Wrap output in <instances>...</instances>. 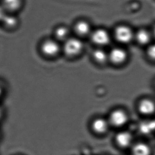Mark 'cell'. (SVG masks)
<instances>
[{
    "label": "cell",
    "instance_id": "cell-1",
    "mask_svg": "<svg viewBox=\"0 0 155 155\" xmlns=\"http://www.w3.org/2000/svg\"><path fill=\"white\" fill-rule=\"evenodd\" d=\"M107 119L111 127L121 129L128 123L129 116L125 110L122 108H116L110 113Z\"/></svg>",
    "mask_w": 155,
    "mask_h": 155
},
{
    "label": "cell",
    "instance_id": "cell-2",
    "mask_svg": "<svg viewBox=\"0 0 155 155\" xmlns=\"http://www.w3.org/2000/svg\"><path fill=\"white\" fill-rule=\"evenodd\" d=\"M114 141L117 146L122 149H130L134 144V136L128 130H121L115 136Z\"/></svg>",
    "mask_w": 155,
    "mask_h": 155
},
{
    "label": "cell",
    "instance_id": "cell-3",
    "mask_svg": "<svg viewBox=\"0 0 155 155\" xmlns=\"http://www.w3.org/2000/svg\"><path fill=\"white\" fill-rule=\"evenodd\" d=\"M41 51L45 56L53 58L58 54L60 51V46L58 41L53 39H48L41 44Z\"/></svg>",
    "mask_w": 155,
    "mask_h": 155
},
{
    "label": "cell",
    "instance_id": "cell-4",
    "mask_svg": "<svg viewBox=\"0 0 155 155\" xmlns=\"http://www.w3.org/2000/svg\"><path fill=\"white\" fill-rule=\"evenodd\" d=\"M83 48L81 41L75 38L67 39L63 46V51L65 54L69 56L77 55L80 53Z\"/></svg>",
    "mask_w": 155,
    "mask_h": 155
},
{
    "label": "cell",
    "instance_id": "cell-5",
    "mask_svg": "<svg viewBox=\"0 0 155 155\" xmlns=\"http://www.w3.org/2000/svg\"><path fill=\"white\" fill-rule=\"evenodd\" d=\"M110 122L107 119L98 117L93 120L91 123V129L98 136H104L107 133L110 127Z\"/></svg>",
    "mask_w": 155,
    "mask_h": 155
},
{
    "label": "cell",
    "instance_id": "cell-6",
    "mask_svg": "<svg viewBox=\"0 0 155 155\" xmlns=\"http://www.w3.org/2000/svg\"><path fill=\"white\" fill-rule=\"evenodd\" d=\"M137 110L143 116H153L155 114V101L148 98L141 99L138 102Z\"/></svg>",
    "mask_w": 155,
    "mask_h": 155
},
{
    "label": "cell",
    "instance_id": "cell-7",
    "mask_svg": "<svg viewBox=\"0 0 155 155\" xmlns=\"http://www.w3.org/2000/svg\"><path fill=\"white\" fill-rule=\"evenodd\" d=\"M115 36L119 42L122 43H128L131 41L134 35L129 27L120 26L115 29Z\"/></svg>",
    "mask_w": 155,
    "mask_h": 155
},
{
    "label": "cell",
    "instance_id": "cell-8",
    "mask_svg": "<svg viewBox=\"0 0 155 155\" xmlns=\"http://www.w3.org/2000/svg\"><path fill=\"white\" fill-rule=\"evenodd\" d=\"M130 150L131 155H152L153 153L150 146L144 141L134 142Z\"/></svg>",
    "mask_w": 155,
    "mask_h": 155
},
{
    "label": "cell",
    "instance_id": "cell-9",
    "mask_svg": "<svg viewBox=\"0 0 155 155\" xmlns=\"http://www.w3.org/2000/svg\"><path fill=\"white\" fill-rule=\"evenodd\" d=\"M91 39L94 43L99 45H105L110 41L108 33L103 29L95 30L92 34Z\"/></svg>",
    "mask_w": 155,
    "mask_h": 155
},
{
    "label": "cell",
    "instance_id": "cell-10",
    "mask_svg": "<svg viewBox=\"0 0 155 155\" xmlns=\"http://www.w3.org/2000/svg\"><path fill=\"white\" fill-rule=\"evenodd\" d=\"M127 54L124 50L120 48H115L110 52V58L115 64H121L125 61Z\"/></svg>",
    "mask_w": 155,
    "mask_h": 155
},
{
    "label": "cell",
    "instance_id": "cell-11",
    "mask_svg": "<svg viewBox=\"0 0 155 155\" xmlns=\"http://www.w3.org/2000/svg\"><path fill=\"white\" fill-rule=\"evenodd\" d=\"M22 0H2V6L5 11L13 13L18 11L21 7Z\"/></svg>",
    "mask_w": 155,
    "mask_h": 155
},
{
    "label": "cell",
    "instance_id": "cell-12",
    "mask_svg": "<svg viewBox=\"0 0 155 155\" xmlns=\"http://www.w3.org/2000/svg\"><path fill=\"white\" fill-rule=\"evenodd\" d=\"M140 131L142 134L148 136L155 132V119L150 121H144L139 126Z\"/></svg>",
    "mask_w": 155,
    "mask_h": 155
},
{
    "label": "cell",
    "instance_id": "cell-13",
    "mask_svg": "<svg viewBox=\"0 0 155 155\" xmlns=\"http://www.w3.org/2000/svg\"><path fill=\"white\" fill-rule=\"evenodd\" d=\"M136 39L138 43L144 45L148 43L150 39V35L147 30L142 29L137 32L136 36Z\"/></svg>",
    "mask_w": 155,
    "mask_h": 155
},
{
    "label": "cell",
    "instance_id": "cell-14",
    "mask_svg": "<svg viewBox=\"0 0 155 155\" xmlns=\"http://www.w3.org/2000/svg\"><path fill=\"white\" fill-rule=\"evenodd\" d=\"M90 29L88 23L84 21L78 22L75 26V31L80 35H86L88 34Z\"/></svg>",
    "mask_w": 155,
    "mask_h": 155
},
{
    "label": "cell",
    "instance_id": "cell-15",
    "mask_svg": "<svg viewBox=\"0 0 155 155\" xmlns=\"http://www.w3.org/2000/svg\"><path fill=\"white\" fill-rule=\"evenodd\" d=\"M2 21L5 27L8 28H15L17 26L18 23V20L17 17L10 15H5Z\"/></svg>",
    "mask_w": 155,
    "mask_h": 155
},
{
    "label": "cell",
    "instance_id": "cell-16",
    "mask_svg": "<svg viewBox=\"0 0 155 155\" xmlns=\"http://www.w3.org/2000/svg\"><path fill=\"white\" fill-rule=\"evenodd\" d=\"M54 34L55 37L58 40H63L68 37L69 34V30L65 27L60 26L55 29Z\"/></svg>",
    "mask_w": 155,
    "mask_h": 155
},
{
    "label": "cell",
    "instance_id": "cell-17",
    "mask_svg": "<svg viewBox=\"0 0 155 155\" xmlns=\"http://www.w3.org/2000/svg\"><path fill=\"white\" fill-rule=\"evenodd\" d=\"M93 56L95 60L99 63H103L107 60V56L103 50H95L93 53Z\"/></svg>",
    "mask_w": 155,
    "mask_h": 155
},
{
    "label": "cell",
    "instance_id": "cell-18",
    "mask_svg": "<svg viewBox=\"0 0 155 155\" xmlns=\"http://www.w3.org/2000/svg\"><path fill=\"white\" fill-rule=\"evenodd\" d=\"M148 56L153 60H155V44H153L149 48L148 50Z\"/></svg>",
    "mask_w": 155,
    "mask_h": 155
},
{
    "label": "cell",
    "instance_id": "cell-19",
    "mask_svg": "<svg viewBox=\"0 0 155 155\" xmlns=\"http://www.w3.org/2000/svg\"><path fill=\"white\" fill-rule=\"evenodd\" d=\"M5 9L3 8L2 5H0V21H2L3 18L5 17Z\"/></svg>",
    "mask_w": 155,
    "mask_h": 155
},
{
    "label": "cell",
    "instance_id": "cell-20",
    "mask_svg": "<svg viewBox=\"0 0 155 155\" xmlns=\"http://www.w3.org/2000/svg\"><path fill=\"white\" fill-rule=\"evenodd\" d=\"M2 89L0 87V96L1 95H2Z\"/></svg>",
    "mask_w": 155,
    "mask_h": 155
},
{
    "label": "cell",
    "instance_id": "cell-21",
    "mask_svg": "<svg viewBox=\"0 0 155 155\" xmlns=\"http://www.w3.org/2000/svg\"><path fill=\"white\" fill-rule=\"evenodd\" d=\"M153 35H154V36L155 37V27L153 29Z\"/></svg>",
    "mask_w": 155,
    "mask_h": 155
},
{
    "label": "cell",
    "instance_id": "cell-22",
    "mask_svg": "<svg viewBox=\"0 0 155 155\" xmlns=\"http://www.w3.org/2000/svg\"><path fill=\"white\" fill-rule=\"evenodd\" d=\"M1 110H0V118H1Z\"/></svg>",
    "mask_w": 155,
    "mask_h": 155
}]
</instances>
